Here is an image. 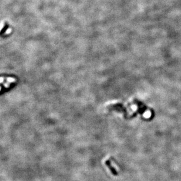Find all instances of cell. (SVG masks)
<instances>
[{
    "label": "cell",
    "instance_id": "1",
    "mask_svg": "<svg viewBox=\"0 0 181 181\" xmlns=\"http://www.w3.org/2000/svg\"><path fill=\"white\" fill-rule=\"evenodd\" d=\"M105 164L107 165V166H108V168L109 169V170H110L111 172V173H112L113 175H115V176L118 175V172L116 171V169L114 168H113L111 164V161H109V160H107V161H106V162H105Z\"/></svg>",
    "mask_w": 181,
    "mask_h": 181
},
{
    "label": "cell",
    "instance_id": "2",
    "mask_svg": "<svg viewBox=\"0 0 181 181\" xmlns=\"http://www.w3.org/2000/svg\"><path fill=\"white\" fill-rule=\"evenodd\" d=\"M6 79H7V82H9V83H10V84H11V83L16 82V81H17V79H15V78H11V77H8V78H6Z\"/></svg>",
    "mask_w": 181,
    "mask_h": 181
},
{
    "label": "cell",
    "instance_id": "3",
    "mask_svg": "<svg viewBox=\"0 0 181 181\" xmlns=\"http://www.w3.org/2000/svg\"><path fill=\"white\" fill-rule=\"evenodd\" d=\"M10 84H11L10 83H9V82H7V83H5V84H4V86L5 88H8L9 86H10Z\"/></svg>",
    "mask_w": 181,
    "mask_h": 181
},
{
    "label": "cell",
    "instance_id": "4",
    "mask_svg": "<svg viewBox=\"0 0 181 181\" xmlns=\"http://www.w3.org/2000/svg\"><path fill=\"white\" fill-rule=\"evenodd\" d=\"M4 79L5 78L4 77H0V84L3 82V81L4 80Z\"/></svg>",
    "mask_w": 181,
    "mask_h": 181
},
{
    "label": "cell",
    "instance_id": "5",
    "mask_svg": "<svg viewBox=\"0 0 181 181\" xmlns=\"http://www.w3.org/2000/svg\"><path fill=\"white\" fill-rule=\"evenodd\" d=\"M1 89H2V87H1V86H0V90H1Z\"/></svg>",
    "mask_w": 181,
    "mask_h": 181
}]
</instances>
